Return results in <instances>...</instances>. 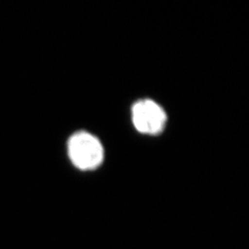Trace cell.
<instances>
[{
  "mask_svg": "<svg viewBox=\"0 0 249 249\" xmlns=\"http://www.w3.org/2000/svg\"><path fill=\"white\" fill-rule=\"evenodd\" d=\"M69 156L78 169L93 170L104 160V148L98 139L87 132L72 135L68 144Z\"/></svg>",
  "mask_w": 249,
  "mask_h": 249,
  "instance_id": "1",
  "label": "cell"
},
{
  "mask_svg": "<svg viewBox=\"0 0 249 249\" xmlns=\"http://www.w3.org/2000/svg\"><path fill=\"white\" fill-rule=\"evenodd\" d=\"M166 119L164 110L151 100L139 101L132 107L133 124L141 133H160L165 125Z\"/></svg>",
  "mask_w": 249,
  "mask_h": 249,
  "instance_id": "2",
  "label": "cell"
}]
</instances>
